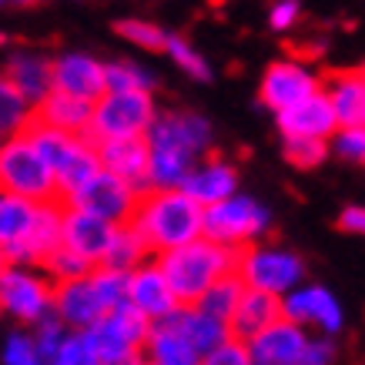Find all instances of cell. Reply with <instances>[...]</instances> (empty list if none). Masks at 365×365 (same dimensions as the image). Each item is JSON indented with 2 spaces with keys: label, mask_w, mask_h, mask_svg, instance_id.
Here are the masks:
<instances>
[{
  "label": "cell",
  "mask_w": 365,
  "mask_h": 365,
  "mask_svg": "<svg viewBox=\"0 0 365 365\" xmlns=\"http://www.w3.org/2000/svg\"><path fill=\"white\" fill-rule=\"evenodd\" d=\"M34 325H37V335H31V339H34V349H37V362H54L57 349H61V342L67 335V325L57 319L54 312H47L44 319H37Z\"/></svg>",
  "instance_id": "36"
},
{
  "label": "cell",
  "mask_w": 365,
  "mask_h": 365,
  "mask_svg": "<svg viewBox=\"0 0 365 365\" xmlns=\"http://www.w3.org/2000/svg\"><path fill=\"white\" fill-rule=\"evenodd\" d=\"M4 41H7V37H4V34H0V47H4Z\"/></svg>",
  "instance_id": "47"
},
{
  "label": "cell",
  "mask_w": 365,
  "mask_h": 365,
  "mask_svg": "<svg viewBox=\"0 0 365 365\" xmlns=\"http://www.w3.org/2000/svg\"><path fill=\"white\" fill-rule=\"evenodd\" d=\"M88 342H91V352H94V365H131V362H141V349L131 345L128 339H121L118 332H111L108 325H88Z\"/></svg>",
  "instance_id": "28"
},
{
  "label": "cell",
  "mask_w": 365,
  "mask_h": 365,
  "mask_svg": "<svg viewBox=\"0 0 365 365\" xmlns=\"http://www.w3.org/2000/svg\"><path fill=\"white\" fill-rule=\"evenodd\" d=\"M178 188L185 191V195H191V198L205 208V205H215V201H222L238 191V171H235L225 158H215V155L198 158V161L185 171Z\"/></svg>",
  "instance_id": "17"
},
{
  "label": "cell",
  "mask_w": 365,
  "mask_h": 365,
  "mask_svg": "<svg viewBox=\"0 0 365 365\" xmlns=\"http://www.w3.org/2000/svg\"><path fill=\"white\" fill-rule=\"evenodd\" d=\"M114 31L121 34L124 41H131V44L144 47V51H161V47H165V37H168L158 24L138 21V17H131V21H118V24H114Z\"/></svg>",
  "instance_id": "38"
},
{
  "label": "cell",
  "mask_w": 365,
  "mask_h": 365,
  "mask_svg": "<svg viewBox=\"0 0 365 365\" xmlns=\"http://www.w3.org/2000/svg\"><path fill=\"white\" fill-rule=\"evenodd\" d=\"M37 205L41 201L0 191V252L11 265H24V248L37 222Z\"/></svg>",
  "instance_id": "16"
},
{
  "label": "cell",
  "mask_w": 365,
  "mask_h": 365,
  "mask_svg": "<svg viewBox=\"0 0 365 365\" xmlns=\"http://www.w3.org/2000/svg\"><path fill=\"white\" fill-rule=\"evenodd\" d=\"M144 144L151 188H171L181 185L185 171L211 151V124L198 114H155L144 131Z\"/></svg>",
  "instance_id": "1"
},
{
  "label": "cell",
  "mask_w": 365,
  "mask_h": 365,
  "mask_svg": "<svg viewBox=\"0 0 365 365\" xmlns=\"http://www.w3.org/2000/svg\"><path fill=\"white\" fill-rule=\"evenodd\" d=\"M101 168L98 161V148H94V141H91L88 134H81V141L74 144V151L67 155V161L54 171V185H57V198L64 201L67 195H74V191L88 181L94 171Z\"/></svg>",
  "instance_id": "27"
},
{
  "label": "cell",
  "mask_w": 365,
  "mask_h": 365,
  "mask_svg": "<svg viewBox=\"0 0 365 365\" xmlns=\"http://www.w3.org/2000/svg\"><path fill=\"white\" fill-rule=\"evenodd\" d=\"M148 252H151V248H148V242H144L141 235L134 232L128 222H121L118 228H114V238H111V245H108L104 258H101V265H111V268H121V272H131L134 265H141Z\"/></svg>",
  "instance_id": "29"
},
{
  "label": "cell",
  "mask_w": 365,
  "mask_h": 365,
  "mask_svg": "<svg viewBox=\"0 0 365 365\" xmlns=\"http://www.w3.org/2000/svg\"><path fill=\"white\" fill-rule=\"evenodd\" d=\"M128 275L131 272H121V268H111V265L91 268V282H94V292L101 295L104 309H111V305L128 299Z\"/></svg>",
  "instance_id": "35"
},
{
  "label": "cell",
  "mask_w": 365,
  "mask_h": 365,
  "mask_svg": "<svg viewBox=\"0 0 365 365\" xmlns=\"http://www.w3.org/2000/svg\"><path fill=\"white\" fill-rule=\"evenodd\" d=\"M302 17V7H299V0H275L272 4V27L275 31H288V27H295Z\"/></svg>",
  "instance_id": "42"
},
{
  "label": "cell",
  "mask_w": 365,
  "mask_h": 365,
  "mask_svg": "<svg viewBox=\"0 0 365 365\" xmlns=\"http://www.w3.org/2000/svg\"><path fill=\"white\" fill-rule=\"evenodd\" d=\"M238 248L225 242H215L208 235H198L185 245H175L168 252H158V265L165 272L168 285L175 288L181 305H191L215 278L235 272Z\"/></svg>",
  "instance_id": "3"
},
{
  "label": "cell",
  "mask_w": 365,
  "mask_h": 365,
  "mask_svg": "<svg viewBox=\"0 0 365 365\" xmlns=\"http://www.w3.org/2000/svg\"><path fill=\"white\" fill-rule=\"evenodd\" d=\"M128 302H131L134 309H141L151 322L165 319V315H171L181 305L158 262L155 265H144L141 262V265L131 268V275H128Z\"/></svg>",
  "instance_id": "18"
},
{
  "label": "cell",
  "mask_w": 365,
  "mask_h": 365,
  "mask_svg": "<svg viewBox=\"0 0 365 365\" xmlns=\"http://www.w3.org/2000/svg\"><path fill=\"white\" fill-rule=\"evenodd\" d=\"M155 78L141 64L121 61V64H104V91H151Z\"/></svg>",
  "instance_id": "33"
},
{
  "label": "cell",
  "mask_w": 365,
  "mask_h": 365,
  "mask_svg": "<svg viewBox=\"0 0 365 365\" xmlns=\"http://www.w3.org/2000/svg\"><path fill=\"white\" fill-rule=\"evenodd\" d=\"M312 91H319V78L309 67L299 64V61H278L262 78V104L272 111H282L288 104L309 98Z\"/></svg>",
  "instance_id": "19"
},
{
  "label": "cell",
  "mask_w": 365,
  "mask_h": 365,
  "mask_svg": "<svg viewBox=\"0 0 365 365\" xmlns=\"http://www.w3.org/2000/svg\"><path fill=\"white\" fill-rule=\"evenodd\" d=\"M171 319H175V325L185 332V339H188L191 345H195V352L205 359V355L215 349V345H222L225 339H228V322L218 319V315H211V312L198 309V305H178L175 312H171Z\"/></svg>",
  "instance_id": "25"
},
{
  "label": "cell",
  "mask_w": 365,
  "mask_h": 365,
  "mask_svg": "<svg viewBox=\"0 0 365 365\" xmlns=\"http://www.w3.org/2000/svg\"><path fill=\"white\" fill-rule=\"evenodd\" d=\"M141 355H148V362H155V365H195V362H201V355L195 352V345L185 339V332L175 325L171 315L151 322V329L144 335Z\"/></svg>",
  "instance_id": "22"
},
{
  "label": "cell",
  "mask_w": 365,
  "mask_h": 365,
  "mask_svg": "<svg viewBox=\"0 0 365 365\" xmlns=\"http://www.w3.org/2000/svg\"><path fill=\"white\" fill-rule=\"evenodd\" d=\"M319 91L332 104L339 128L342 124H365V78L359 67L332 71V74L319 78Z\"/></svg>",
  "instance_id": "21"
},
{
  "label": "cell",
  "mask_w": 365,
  "mask_h": 365,
  "mask_svg": "<svg viewBox=\"0 0 365 365\" xmlns=\"http://www.w3.org/2000/svg\"><path fill=\"white\" fill-rule=\"evenodd\" d=\"M51 312L64 322L67 329H88L104 315V302L94 292L91 272L81 278H67V282H54L51 292Z\"/></svg>",
  "instance_id": "13"
},
{
  "label": "cell",
  "mask_w": 365,
  "mask_h": 365,
  "mask_svg": "<svg viewBox=\"0 0 365 365\" xmlns=\"http://www.w3.org/2000/svg\"><path fill=\"white\" fill-rule=\"evenodd\" d=\"M201 362H208V365H248L252 362V359H248V342L228 335V339H225L222 345H215Z\"/></svg>",
  "instance_id": "40"
},
{
  "label": "cell",
  "mask_w": 365,
  "mask_h": 365,
  "mask_svg": "<svg viewBox=\"0 0 365 365\" xmlns=\"http://www.w3.org/2000/svg\"><path fill=\"white\" fill-rule=\"evenodd\" d=\"M94 148H98V161H101L104 171L124 178L138 195L151 188V178H148V144H144V134L94 141Z\"/></svg>",
  "instance_id": "14"
},
{
  "label": "cell",
  "mask_w": 365,
  "mask_h": 365,
  "mask_svg": "<svg viewBox=\"0 0 365 365\" xmlns=\"http://www.w3.org/2000/svg\"><path fill=\"white\" fill-rule=\"evenodd\" d=\"M4 74H7L14 88L27 98L31 108L54 88V84H51V61H47L44 54H37V51H14Z\"/></svg>",
  "instance_id": "26"
},
{
  "label": "cell",
  "mask_w": 365,
  "mask_h": 365,
  "mask_svg": "<svg viewBox=\"0 0 365 365\" xmlns=\"http://www.w3.org/2000/svg\"><path fill=\"white\" fill-rule=\"evenodd\" d=\"M134 201H138V191H134L124 178L98 168L74 195H67L64 205H74V208H84V211H91V215H101V218H108V222L121 225V222H128Z\"/></svg>",
  "instance_id": "9"
},
{
  "label": "cell",
  "mask_w": 365,
  "mask_h": 365,
  "mask_svg": "<svg viewBox=\"0 0 365 365\" xmlns=\"http://www.w3.org/2000/svg\"><path fill=\"white\" fill-rule=\"evenodd\" d=\"M51 292H54V282H47L27 265L7 262L0 268V312H7L24 325H34L51 312Z\"/></svg>",
  "instance_id": "8"
},
{
  "label": "cell",
  "mask_w": 365,
  "mask_h": 365,
  "mask_svg": "<svg viewBox=\"0 0 365 365\" xmlns=\"http://www.w3.org/2000/svg\"><path fill=\"white\" fill-rule=\"evenodd\" d=\"M235 275L242 278L248 288L285 295L288 288H295L305 278V265H302V258L295 252H285V248H275V245L248 242L238 248Z\"/></svg>",
  "instance_id": "6"
},
{
  "label": "cell",
  "mask_w": 365,
  "mask_h": 365,
  "mask_svg": "<svg viewBox=\"0 0 365 365\" xmlns=\"http://www.w3.org/2000/svg\"><path fill=\"white\" fill-rule=\"evenodd\" d=\"M0 191H11V195H21L31 201L57 198L54 171L34 148L24 128L7 134V141H0Z\"/></svg>",
  "instance_id": "4"
},
{
  "label": "cell",
  "mask_w": 365,
  "mask_h": 365,
  "mask_svg": "<svg viewBox=\"0 0 365 365\" xmlns=\"http://www.w3.org/2000/svg\"><path fill=\"white\" fill-rule=\"evenodd\" d=\"M268 232V211L265 205H258L248 195H228V198L215 201V205H205V215H201V235H208L215 242L225 245H242L255 242Z\"/></svg>",
  "instance_id": "7"
},
{
  "label": "cell",
  "mask_w": 365,
  "mask_h": 365,
  "mask_svg": "<svg viewBox=\"0 0 365 365\" xmlns=\"http://www.w3.org/2000/svg\"><path fill=\"white\" fill-rule=\"evenodd\" d=\"M41 268H44L47 275L54 278V282H67V278H81V275H88L91 262L84 258V255H78L74 248H67L64 242H57L51 252L44 255V262H41Z\"/></svg>",
  "instance_id": "32"
},
{
  "label": "cell",
  "mask_w": 365,
  "mask_h": 365,
  "mask_svg": "<svg viewBox=\"0 0 365 365\" xmlns=\"http://www.w3.org/2000/svg\"><path fill=\"white\" fill-rule=\"evenodd\" d=\"M11 4H17V7H31V4H41V0H11Z\"/></svg>",
  "instance_id": "45"
},
{
  "label": "cell",
  "mask_w": 365,
  "mask_h": 365,
  "mask_svg": "<svg viewBox=\"0 0 365 365\" xmlns=\"http://www.w3.org/2000/svg\"><path fill=\"white\" fill-rule=\"evenodd\" d=\"M201 208L198 201L171 185V188H148L138 195L128 225L141 235L151 252H168L201 235Z\"/></svg>",
  "instance_id": "2"
},
{
  "label": "cell",
  "mask_w": 365,
  "mask_h": 365,
  "mask_svg": "<svg viewBox=\"0 0 365 365\" xmlns=\"http://www.w3.org/2000/svg\"><path fill=\"white\" fill-rule=\"evenodd\" d=\"M4 265H7V258H4V252H0V268H4Z\"/></svg>",
  "instance_id": "46"
},
{
  "label": "cell",
  "mask_w": 365,
  "mask_h": 365,
  "mask_svg": "<svg viewBox=\"0 0 365 365\" xmlns=\"http://www.w3.org/2000/svg\"><path fill=\"white\" fill-rule=\"evenodd\" d=\"M155 98L151 91H104L91 104L88 138L91 141H108V138H134L144 134L148 124L155 121Z\"/></svg>",
  "instance_id": "5"
},
{
  "label": "cell",
  "mask_w": 365,
  "mask_h": 365,
  "mask_svg": "<svg viewBox=\"0 0 365 365\" xmlns=\"http://www.w3.org/2000/svg\"><path fill=\"white\" fill-rule=\"evenodd\" d=\"M4 362L7 365H37V349L27 332H14L4 345Z\"/></svg>",
  "instance_id": "41"
},
{
  "label": "cell",
  "mask_w": 365,
  "mask_h": 365,
  "mask_svg": "<svg viewBox=\"0 0 365 365\" xmlns=\"http://www.w3.org/2000/svg\"><path fill=\"white\" fill-rule=\"evenodd\" d=\"M335 359V345L329 342V339H319V342H305V349H302V362L299 365H325Z\"/></svg>",
  "instance_id": "43"
},
{
  "label": "cell",
  "mask_w": 365,
  "mask_h": 365,
  "mask_svg": "<svg viewBox=\"0 0 365 365\" xmlns=\"http://www.w3.org/2000/svg\"><path fill=\"white\" fill-rule=\"evenodd\" d=\"M339 228L349 235H362L365 232V211L359 205H349V208L339 215Z\"/></svg>",
  "instance_id": "44"
},
{
  "label": "cell",
  "mask_w": 365,
  "mask_h": 365,
  "mask_svg": "<svg viewBox=\"0 0 365 365\" xmlns=\"http://www.w3.org/2000/svg\"><path fill=\"white\" fill-rule=\"evenodd\" d=\"M305 342H309L305 325L278 315L262 332H255L248 339V359L255 365H299Z\"/></svg>",
  "instance_id": "10"
},
{
  "label": "cell",
  "mask_w": 365,
  "mask_h": 365,
  "mask_svg": "<svg viewBox=\"0 0 365 365\" xmlns=\"http://www.w3.org/2000/svg\"><path fill=\"white\" fill-rule=\"evenodd\" d=\"M242 292H245V282L235 275V272H228V275L215 278L191 305H198V309H205V312H211V315H218V319L228 322V315H232L238 299H242Z\"/></svg>",
  "instance_id": "30"
},
{
  "label": "cell",
  "mask_w": 365,
  "mask_h": 365,
  "mask_svg": "<svg viewBox=\"0 0 365 365\" xmlns=\"http://www.w3.org/2000/svg\"><path fill=\"white\" fill-rule=\"evenodd\" d=\"M278 315H282V295L245 285L242 299H238L235 312L228 315V332H232L235 339L248 342L255 332H262L268 322H275Z\"/></svg>",
  "instance_id": "23"
},
{
  "label": "cell",
  "mask_w": 365,
  "mask_h": 365,
  "mask_svg": "<svg viewBox=\"0 0 365 365\" xmlns=\"http://www.w3.org/2000/svg\"><path fill=\"white\" fill-rule=\"evenodd\" d=\"M282 315L299 325H315L325 335L342 332V305L335 302L332 292L312 285V288H288L285 299H282Z\"/></svg>",
  "instance_id": "12"
},
{
  "label": "cell",
  "mask_w": 365,
  "mask_h": 365,
  "mask_svg": "<svg viewBox=\"0 0 365 365\" xmlns=\"http://www.w3.org/2000/svg\"><path fill=\"white\" fill-rule=\"evenodd\" d=\"M114 228H118L114 222L91 215L84 208H74V205H64V211H61V242L67 248H74L78 255H84L91 265H101V258H104L114 238Z\"/></svg>",
  "instance_id": "11"
},
{
  "label": "cell",
  "mask_w": 365,
  "mask_h": 365,
  "mask_svg": "<svg viewBox=\"0 0 365 365\" xmlns=\"http://www.w3.org/2000/svg\"><path fill=\"white\" fill-rule=\"evenodd\" d=\"M335 155L352 161V165H362L365 158V128L362 124H342L335 128Z\"/></svg>",
  "instance_id": "39"
},
{
  "label": "cell",
  "mask_w": 365,
  "mask_h": 365,
  "mask_svg": "<svg viewBox=\"0 0 365 365\" xmlns=\"http://www.w3.org/2000/svg\"><path fill=\"white\" fill-rule=\"evenodd\" d=\"M278 114V131L285 134V138H332V131L339 128L335 121V111L329 98L322 94V91H312L309 98L295 101V104H288L282 108Z\"/></svg>",
  "instance_id": "15"
},
{
  "label": "cell",
  "mask_w": 365,
  "mask_h": 365,
  "mask_svg": "<svg viewBox=\"0 0 365 365\" xmlns=\"http://www.w3.org/2000/svg\"><path fill=\"white\" fill-rule=\"evenodd\" d=\"M171 61H175L185 74H191L195 81H211V67H208V61L195 51V47L185 41V37H178V34H168L165 37V47H161Z\"/></svg>",
  "instance_id": "34"
},
{
  "label": "cell",
  "mask_w": 365,
  "mask_h": 365,
  "mask_svg": "<svg viewBox=\"0 0 365 365\" xmlns=\"http://www.w3.org/2000/svg\"><path fill=\"white\" fill-rule=\"evenodd\" d=\"M31 114L34 108L27 104V98L14 88L7 74H0V134L7 138V134L21 131L24 124L31 121Z\"/></svg>",
  "instance_id": "31"
},
{
  "label": "cell",
  "mask_w": 365,
  "mask_h": 365,
  "mask_svg": "<svg viewBox=\"0 0 365 365\" xmlns=\"http://www.w3.org/2000/svg\"><path fill=\"white\" fill-rule=\"evenodd\" d=\"M51 84L74 98L98 101L104 94V64L91 54H61L51 61Z\"/></svg>",
  "instance_id": "20"
},
{
  "label": "cell",
  "mask_w": 365,
  "mask_h": 365,
  "mask_svg": "<svg viewBox=\"0 0 365 365\" xmlns=\"http://www.w3.org/2000/svg\"><path fill=\"white\" fill-rule=\"evenodd\" d=\"M91 104H94V101L74 98V94H64V91L51 88L44 98L34 104V118L51 124V128H61V131L84 134L88 131V121H91Z\"/></svg>",
  "instance_id": "24"
},
{
  "label": "cell",
  "mask_w": 365,
  "mask_h": 365,
  "mask_svg": "<svg viewBox=\"0 0 365 365\" xmlns=\"http://www.w3.org/2000/svg\"><path fill=\"white\" fill-rule=\"evenodd\" d=\"M285 158L302 171L319 168L329 158V141L325 138H285Z\"/></svg>",
  "instance_id": "37"
}]
</instances>
